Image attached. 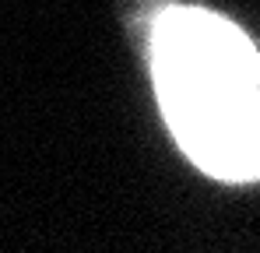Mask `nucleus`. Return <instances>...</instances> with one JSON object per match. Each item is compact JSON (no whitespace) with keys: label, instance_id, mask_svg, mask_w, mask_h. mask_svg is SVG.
I'll return each mask as SVG.
<instances>
[{"label":"nucleus","instance_id":"1","mask_svg":"<svg viewBox=\"0 0 260 253\" xmlns=\"http://www.w3.org/2000/svg\"><path fill=\"white\" fill-rule=\"evenodd\" d=\"M155 88L183 151L218 179H260V56L232 21L169 7L155 25Z\"/></svg>","mask_w":260,"mask_h":253}]
</instances>
